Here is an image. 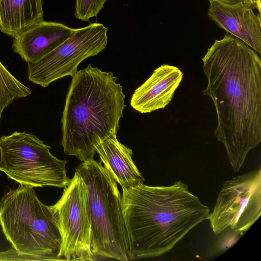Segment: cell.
<instances>
[{
    "mask_svg": "<svg viewBox=\"0 0 261 261\" xmlns=\"http://www.w3.org/2000/svg\"><path fill=\"white\" fill-rule=\"evenodd\" d=\"M0 225L18 254L37 260H60L62 238L57 217L33 187L19 184L0 200Z\"/></svg>",
    "mask_w": 261,
    "mask_h": 261,
    "instance_id": "obj_4",
    "label": "cell"
},
{
    "mask_svg": "<svg viewBox=\"0 0 261 261\" xmlns=\"http://www.w3.org/2000/svg\"><path fill=\"white\" fill-rule=\"evenodd\" d=\"M42 0H0V30L15 37L43 20Z\"/></svg>",
    "mask_w": 261,
    "mask_h": 261,
    "instance_id": "obj_14",
    "label": "cell"
},
{
    "mask_svg": "<svg viewBox=\"0 0 261 261\" xmlns=\"http://www.w3.org/2000/svg\"><path fill=\"white\" fill-rule=\"evenodd\" d=\"M261 215V169L226 181L221 188L210 226L215 235L229 230L239 234L247 231Z\"/></svg>",
    "mask_w": 261,
    "mask_h": 261,
    "instance_id": "obj_8",
    "label": "cell"
},
{
    "mask_svg": "<svg viewBox=\"0 0 261 261\" xmlns=\"http://www.w3.org/2000/svg\"><path fill=\"white\" fill-rule=\"evenodd\" d=\"M116 80L90 64L72 76L61 121L65 154L88 161L102 141L117 133L126 105Z\"/></svg>",
    "mask_w": 261,
    "mask_h": 261,
    "instance_id": "obj_3",
    "label": "cell"
},
{
    "mask_svg": "<svg viewBox=\"0 0 261 261\" xmlns=\"http://www.w3.org/2000/svg\"><path fill=\"white\" fill-rule=\"evenodd\" d=\"M108 29L92 23L74 29L72 35L38 60L28 63L29 80L43 87L77 71L86 59L97 55L108 44Z\"/></svg>",
    "mask_w": 261,
    "mask_h": 261,
    "instance_id": "obj_7",
    "label": "cell"
},
{
    "mask_svg": "<svg viewBox=\"0 0 261 261\" xmlns=\"http://www.w3.org/2000/svg\"><path fill=\"white\" fill-rule=\"evenodd\" d=\"M207 86L202 91L215 108L214 135L224 145L234 173L261 141V60L227 33L202 58Z\"/></svg>",
    "mask_w": 261,
    "mask_h": 261,
    "instance_id": "obj_1",
    "label": "cell"
},
{
    "mask_svg": "<svg viewBox=\"0 0 261 261\" xmlns=\"http://www.w3.org/2000/svg\"><path fill=\"white\" fill-rule=\"evenodd\" d=\"M121 207L132 260L167 253L210 213L181 180L122 190Z\"/></svg>",
    "mask_w": 261,
    "mask_h": 261,
    "instance_id": "obj_2",
    "label": "cell"
},
{
    "mask_svg": "<svg viewBox=\"0 0 261 261\" xmlns=\"http://www.w3.org/2000/svg\"><path fill=\"white\" fill-rule=\"evenodd\" d=\"M51 207L62 238L60 260H95L87 188L76 171L61 198Z\"/></svg>",
    "mask_w": 261,
    "mask_h": 261,
    "instance_id": "obj_9",
    "label": "cell"
},
{
    "mask_svg": "<svg viewBox=\"0 0 261 261\" xmlns=\"http://www.w3.org/2000/svg\"><path fill=\"white\" fill-rule=\"evenodd\" d=\"M227 4H235L239 3H244L252 6L258 9L260 13V0H213Z\"/></svg>",
    "mask_w": 261,
    "mask_h": 261,
    "instance_id": "obj_18",
    "label": "cell"
},
{
    "mask_svg": "<svg viewBox=\"0 0 261 261\" xmlns=\"http://www.w3.org/2000/svg\"><path fill=\"white\" fill-rule=\"evenodd\" d=\"M74 29L61 23L43 20L14 37L12 49L27 63L32 62L69 38Z\"/></svg>",
    "mask_w": 261,
    "mask_h": 261,
    "instance_id": "obj_12",
    "label": "cell"
},
{
    "mask_svg": "<svg viewBox=\"0 0 261 261\" xmlns=\"http://www.w3.org/2000/svg\"><path fill=\"white\" fill-rule=\"evenodd\" d=\"M108 0H75V18L88 21L96 17Z\"/></svg>",
    "mask_w": 261,
    "mask_h": 261,
    "instance_id": "obj_16",
    "label": "cell"
},
{
    "mask_svg": "<svg viewBox=\"0 0 261 261\" xmlns=\"http://www.w3.org/2000/svg\"><path fill=\"white\" fill-rule=\"evenodd\" d=\"M75 171L87 188L95 260H132L117 182L101 163L93 158L82 162Z\"/></svg>",
    "mask_w": 261,
    "mask_h": 261,
    "instance_id": "obj_5",
    "label": "cell"
},
{
    "mask_svg": "<svg viewBox=\"0 0 261 261\" xmlns=\"http://www.w3.org/2000/svg\"><path fill=\"white\" fill-rule=\"evenodd\" d=\"M182 78L183 73L178 67L161 65L135 90L130 98L131 107L141 113L164 109L172 100Z\"/></svg>",
    "mask_w": 261,
    "mask_h": 261,
    "instance_id": "obj_11",
    "label": "cell"
},
{
    "mask_svg": "<svg viewBox=\"0 0 261 261\" xmlns=\"http://www.w3.org/2000/svg\"><path fill=\"white\" fill-rule=\"evenodd\" d=\"M117 134L102 141L96 151L101 163L122 189L127 190L143 183L145 178L132 159V150L118 140Z\"/></svg>",
    "mask_w": 261,
    "mask_h": 261,
    "instance_id": "obj_13",
    "label": "cell"
},
{
    "mask_svg": "<svg viewBox=\"0 0 261 261\" xmlns=\"http://www.w3.org/2000/svg\"><path fill=\"white\" fill-rule=\"evenodd\" d=\"M31 94L30 88L15 78L0 61V119L4 110L15 99Z\"/></svg>",
    "mask_w": 261,
    "mask_h": 261,
    "instance_id": "obj_15",
    "label": "cell"
},
{
    "mask_svg": "<svg viewBox=\"0 0 261 261\" xmlns=\"http://www.w3.org/2000/svg\"><path fill=\"white\" fill-rule=\"evenodd\" d=\"M0 260H37L34 257L21 255L12 246L9 250L0 252Z\"/></svg>",
    "mask_w": 261,
    "mask_h": 261,
    "instance_id": "obj_17",
    "label": "cell"
},
{
    "mask_svg": "<svg viewBox=\"0 0 261 261\" xmlns=\"http://www.w3.org/2000/svg\"><path fill=\"white\" fill-rule=\"evenodd\" d=\"M208 17L220 28L261 54L260 14L244 3L227 4L209 0Z\"/></svg>",
    "mask_w": 261,
    "mask_h": 261,
    "instance_id": "obj_10",
    "label": "cell"
},
{
    "mask_svg": "<svg viewBox=\"0 0 261 261\" xmlns=\"http://www.w3.org/2000/svg\"><path fill=\"white\" fill-rule=\"evenodd\" d=\"M51 147L32 133L15 132L0 138V171L19 184L65 188L70 179L67 160L53 155Z\"/></svg>",
    "mask_w": 261,
    "mask_h": 261,
    "instance_id": "obj_6",
    "label": "cell"
}]
</instances>
